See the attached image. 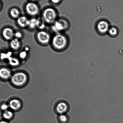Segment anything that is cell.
<instances>
[{"mask_svg": "<svg viewBox=\"0 0 123 123\" xmlns=\"http://www.w3.org/2000/svg\"><path fill=\"white\" fill-rule=\"evenodd\" d=\"M9 64L12 66H17L19 64V61L17 58L14 57H10L9 58Z\"/></svg>", "mask_w": 123, "mask_h": 123, "instance_id": "9a60e30c", "label": "cell"}, {"mask_svg": "<svg viewBox=\"0 0 123 123\" xmlns=\"http://www.w3.org/2000/svg\"><path fill=\"white\" fill-rule=\"evenodd\" d=\"M97 29L98 31L101 34L107 33L109 30V25L107 21H101L97 25Z\"/></svg>", "mask_w": 123, "mask_h": 123, "instance_id": "52a82bcc", "label": "cell"}, {"mask_svg": "<svg viewBox=\"0 0 123 123\" xmlns=\"http://www.w3.org/2000/svg\"><path fill=\"white\" fill-rule=\"evenodd\" d=\"M68 23L66 21L63 19L56 20L53 23L52 29L53 31L59 33L65 30L68 27Z\"/></svg>", "mask_w": 123, "mask_h": 123, "instance_id": "277c9868", "label": "cell"}, {"mask_svg": "<svg viewBox=\"0 0 123 123\" xmlns=\"http://www.w3.org/2000/svg\"><path fill=\"white\" fill-rule=\"evenodd\" d=\"M42 16L44 22L49 24L54 23L56 20L57 12L53 8H48L44 11Z\"/></svg>", "mask_w": 123, "mask_h": 123, "instance_id": "7a4b0ae2", "label": "cell"}, {"mask_svg": "<svg viewBox=\"0 0 123 123\" xmlns=\"http://www.w3.org/2000/svg\"><path fill=\"white\" fill-rule=\"evenodd\" d=\"M68 109V106L65 103L61 102L58 104L56 107L57 112L62 113H64Z\"/></svg>", "mask_w": 123, "mask_h": 123, "instance_id": "4fadbf2b", "label": "cell"}, {"mask_svg": "<svg viewBox=\"0 0 123 123\" xmlns=\"http://www.w3.org/2000/svg\"><path fill=\"white\" fill-rule=\"evenodd\" d=\"M29 48L28 47H26L25 49V50L26 51V52H27V51H29Z\"/></svg>", "mask_w": 123, "mask_h": 123, "instance_id": "d4e9b609", "label": "cell"}, {"mask_svg": "<svg viewBox=\"0 0 123 123\" xmlns=\"http://www.w3.org/2000/svg\"><path fill=\"white\" fill-rule=\"evenodd\" d=\"M27 80V76L22 72L16 73L14 74L11 78L12 83L17 86H21L24 84Z\"/></svg>", "mask_w": 123, "mask_h": 123, "instance_id": "3957f363", "label": "cell"}, {"mask_svg": "<svg viewBox=\"0 0 123 123\" xmlns=\"http://www.w3.org/2000/svg\"><path fill=\"white\" fill-rule=\"evenodd\" d=\"M109 33L111 36H115L118 34V30L115 27H112L108 30Z\"/></svg>", "mask_w": 123, "mask_h": 123, "instance_id": "ac0fdd59", "label": "cell"}, {"mask_svg": "<svg viewBox=\"0 0 123 123\" xmlns=\"http://www.w3.org/2000/svg\"><path fill=\"white\" fill-rule=\"evenodd\" d=\"M31 1H32V2H35L36 1L38 0H30Z\"/></svg>", "mask_w": 123, "mask_h": 123, "instance_id": "4316f807", "label": "cell"}, {"mask_svg": "<svg viewBox=\"0 0 123 123\" xmlns=\"http://www.w3.org/2000/svg\"><path fill=\"white\" fill-rule=\"evenodd\" d=\"M37 37L39 43L43 44H46L50 42L51 36L49 33L46 31H39L37 34Z\"/></svg>", "mask_w": 123, "mask_h": 123, "instance_id": "8992f818", "label": "cell"}, {"mask_svg": "<svg viewBox=\"0 0 123 123\" xmlns=\"http://www.w3.org/2000/svg\"><path fill=\"white\" fill-rule=\"evenodd\" d=\"M19 57L21 59H24L26 58L27 56V52L25 50L21 52L19 54Z\"/></svg>", "mask_w": 123, "mask_h": 123, "instance_id": "ffe728a7", "label": "cell"}, {"mask_svg": "<svg viewBox=\"0 0 123 123\" xmlns=\"http://www.w3.org/2000/svg\"><path fill=\"white\" fill-rule=\"evenodd\" d=\"M59 119L62 122H65L67 121V118L66 116L64 115H61L59 117Z\"/></svg>", "mask_w": 123, "mask_h": 123, "instance_id": "7402d4cb", "label": "cell"}, {"mask_svg": "<svg viewBox=\"0 0 123 123\" xmlns=\"http://www.w3.org/2000/svg\"><path fill=\"white\" fill-rule=\"evenodd\" d=\"M26 12L31 16H35L39 14V9L37 5L33 2H29L25 6Z\"/></svg>", "mask_w": 123, "mask_h": 123, "instance_id": "5b68a950", "label": "cell"}, {"mask_svg": "<svg viewBox=\"0 0 123 123\" xmlns=\"http://www.w3.org/2000/svg\"><path fill=\"white\" fill-rule=\"evenodd\" d=\"M1 109L2 110L5 111H6L9 108V106L6 104H3L1 106Z\"/></svg>", "mask_w": 123, "mask_h": 123, "instance_id": "603a6c76", "label": "cell"}, {"mask_svg": "<svg viewBox=\"0 0 123 123\" xmlns=\"http://www.w3.org/2000/svg\"><path fill=\"white\" fill-rule=\"evenodd\" d=\"M62 0H51V2L53 4H58L61 2Z\"/></svg>", "mask_w": 123, "mask_h": 123, "instance_id": "cb8c5ba5", "label": "cell"}, {"mask_svg": "<svg viewBox=\"0 0 123 123\" xmlns=\"http://www.w3.org/2000/svg\"><path fill=\"white\" fill-rule=\"evenodd\" d=\"M11 73L10 70L6 68L0 69V77L3 79H7L10 77Z\"/></svg>", "mask_w": 123, "mask_h": 123, "instance_id": "30bf717a", "label": "cell"}, {"mask_svg": "<svg viewBox=\"0 0 123 123\" xmlns=\"http://www.w3.org/2000/svg\"><path fill=\"white\" fill-rule=\"evenodd\" d=\"M9 105L12 109L16 110L18 109L21 107V103L18 100L14 99L10 101Z\"/></svg>", "mask_w": 123, "mask_h": 123, "instance_id": "7c38bea8", "label": "cell"}, {"mask_svg": "<svg viewBox=\"0 0 123 123\" xmlns=\"http://www.w3.org/2000/svg\"><path fill=\"white\" fill-rule=\"evenodd\" d=\"M37 19L33 18L29 20L28 27L32 29L37 27Z\"/></svg>", "mask_w": 123, "mask_h": 123, "instance_id": "2e32d148", "label": "cell"}, {"mask_svg": "<svg viewBox=\"0 0 123 123\" xmlns=\"http://www.w3.org/2000/svg\"><path fill=\"white\" fill-rule=\"evenodd\" d=\"M0 123H8L4 121H2L0 122Z\"/></svg>", "mask_w": 123, "mask_h": 123, "instance_id": "484cf974", "label": "cell"}, {"mask_svg": "<svg viewBox=\"0 0 123 123\" xmlns=\"http://www.w3.org/2000/svg\"><path fill=\"white\" fill-rule=\"evenodd\" d=\"M52 44L53 47L56 49L62 50L65 48L67 45V39L65 36L58 33L54 37Z\"/></svg>", "mask_w": 123, "mask_h": 123, "instance_id": "6da1fadb", "label": "cell"}, {"mask_svg": "<svg viewBox=\"0 0 123 123\" xmlns=\"http://www.w3.org/2000/svg\"><path fill=\"white\" fill-rule=\"evenodd\" d=\"M29 20L25 16H20L17 20L18 25L22 27H28Z\"/></svg>", "mask_w": 123, "mask_h": 123, "instance_id": "9c48e42d", "label": "cell"}, {"mask_svg": "<svg viewBox=\"0 0 123 123\" xmlns=\"http://www.w3.org/2000/svg\"><path fill=\"white\" fill-rule=\"evenodd\" d=\"M14 33L12 29L6 27L3 30L2 34L3 36L7 40H11L14 37Z\"/></svg>", "mask_w": 123, "mask_h": 123, "instance_id": "ba28073f", "label": "cell"}, {"mask_svg": "<svg viewBox=\"0 0 123 123\" xmlns=\"http://www.w3.org/2000/svg\"><path fill=\"white\" fill-rule=\"evenodd\" d=\"M10 45L12 49L16 50L19 49L21 46V43L19 39L15 38L11 41Z\"/></svg>", "mask_w": 123, "mask_h": 123, "instance_id": "8fae6325", "label": "cell"}, {"mask_svg": "<svg viewBox=\"0 0 123 123\" xmlns=\"http://www.w3.org/2000/svg\"><path fill=\"white\" fill-rule=\"evenodd\" d=\"M10 13L11 16L14 18H18L20 17V11L16 8H13L11 9L10 11Z\"/></svg>", "mask_w": 123, "mask_h": 123, "instance_id": "5bb4252c", "label": "cell"}, {"mask_svg": "<svg viewBox=\"0 0 123 123\" xmlns=\"http://www.w3.org/2000/svg\"><path fill=\"white\" fill-rule=\"evenodd\" d=\"M1 7V4L0 3V9Z\"/></svg>", "mask_w": 123, "mask_h": 123, "instance_id": "83f0119b", "label": "cell"}, {"mask_svg": "<svg viewBox=\"0 0 123 123\" xmlns=\"http://www.w3.org/2000/svg\"><path fill=\"white\" fill-rule=\"evenodd\" d=\"M44 21L43 19H37V27L39 29H43L45 27Z\"/></svg>", "mask_w": 123, "mask_h": 123, "instance_id": "e0dca14e", "label": "cell"}, {"mask_svg": "<svg viewBox=\"0 0 123 123\" xmlns=\"http://www.w3.org/2000/svg\"><path fill=\"white\" fill-rule=\"evenodd\" d=\"M13 113L11 111L7 110L3 113V115L4 118L6 119H10L12 116Z\"/></svg>", "mask_w": 123, "mask_h": 123, "instance_id": "d6986e66", "label": "cell"}, {"mask_svg": "<svg viewBox=\"0 0 123 123\" xmlns=\"http://www.w3.org/2000/svg\"><path fill=\"white\" fill-rule=\"evenodd\" d=\"M14 37L15 38L19 39L22 37V34L21 32L17 31L14 33Z\"/></svg>", "mask_w": 123, "mask_h": 123, "instance_id": "44dd1931", "label": "cell"}]
</instances>
